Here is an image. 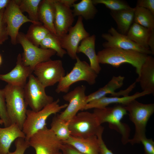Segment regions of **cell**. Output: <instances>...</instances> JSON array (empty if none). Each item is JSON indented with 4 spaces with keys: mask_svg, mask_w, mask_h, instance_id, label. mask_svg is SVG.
Returning <instances> with one entry per match:
<instances>
[{
    "mask_svg": "<svg viewBox=\"0 0 154 154\" xmlns=\"http://www.w3.org/2000/svg\"><path fill=\"white\" fill-rule=\"evenodd\" d=\"M140 83L143 91H149L154 93V58L148 55L142 64L140 75L135 81Z\"/></svg>",
    "mask_w": 154,
    "mask_h": 154,
    "instance_id": "20",
    "label": "cell"
},
{
    "mask_svg": "<svg viewBox=\"0 0 154 154\" xmlns=\"http://www.w3.org/2000/svg\"><path fill=\"white\" fill-rule=\"evenodd\" d=\"M69 122L60 118L57 115L52 118L50 129L62 141L67 140L71 136L69 128Z\"/></svg>",
    "mask_w": 154,
    "mask_h": 154,
    "instance_id": "29",
    "label": "cell"
},
{
    "mask_svg": "<svg viewBox=\"0 0 154 154\" xmlns=\"http://www.w3.org/2000/svg\"><path fill=\"white\" fill-rule=\"evenodd\" d=\"M62 142L86 154H100V144L96 135L85 138L70 136L68 139Z\"/></svg>",
    "mask_w": 154,
    "mask_h": 154,
    "instance_id": "19",
    "label": "cell"
},
{
    "mask_svg": "<svg viewBox=\"0 0 154 154\" xmlns=\"http://www.w3.org/2000/svg\"><path fill=\"white\" fill-rule=\"evenodd\" d=\"M30 67L25 66L22 63L21 54L19 53L17 57L15 66L9 72L0 74V80L8 84L24 87L27 80L33 72Z\"/></svg>",
    "mask_w": 154,
    "mask_h": 154,
    "instance_id": "17",
    "label": "cell"
},
{
    "mask_svg": "<svg viewBox=\"0 0 154 154\" xmlns=\"http://www.w3.org/2000/svg\"><path fill=\"white\" fill-rule=\"evenodd\" d=\"M61 60L50 59L37 64L33 72L46 88L58 83L66 75Z\"/></svg>",
    "mask_w": 154,
    "mask_h": 154,
    "instance_id": "10",
    "label": "cell"
},
{
    "mask_svg": "<svg viewBox=\"0 0 154 154\" xmlns=\"http://www.w3.org/2000/svg\"><path fill=\"white\" fill-rule=\"evenodd\" d=\"M99 123L107 122L112 129L116 130L121 135V141L123 144L128 143L130 130L127 125L121 122L127 111L122 105L102 109H94L93 112Z\"/></svg>",
    "mask_w": 154,
    "mask_h": 154,
    "instance_id": "6",
    "label": "cell"
},
{
    "mask_svg": "<svg viewBox=\"0 0 154 154\" xmlns=\"http://www.w3.org/2000/svg\"><path fill=\"white\" fill-rule=\"evenodd\" d=\"M10 0H0V11L5 8Z\"/></svg>",
    "mask_w": 154,
    "mask_h": 154,
    "instance_id": "42",
    "label": "cell"
},
{
    "mask_svg": "<svg viewBox=\"0 0 154 154\" xmlns=\"http://www.w3.org/2000/svg\"><path fill=\"white\" fill-rule=\"evenodd\" d=\"M0 119L3 121L5 127L11 124L7 113L3 89L0 90Z\"/></svg>",
    "mask_w": 154,
    "mask_h": 154,
    "instance_id": "34",
    "label": "cell"
},
{
    "mask_svg": "<svg viewBox=\"0 0 154 154\" xmlns=\"http://www.w3.org/2000/svg\"><path fill=\"white\" fill-rule=\"evenodd\" d=\"M21 11L27 12L28 18L33 22L40 23L38 19V10L41 0H16Z\"/></svg>",
    "mask_w": 154,
    "mask_h": 154,
    "instance_id": "31",
    "label": "cell"
},
{
    "mask_svg": "<svg viewBox=\"0 0 154 154\" xmlns=\"http://www.w3.org/2000/svg\"><path fill=\"white\" fill-rule=\"evenodd\" d=\"M3 90L7 113L11 124H16L22 130L28 106L23 88L7 84Z\"/></svg>",
    "mask_w": 154,
    "mask_h": 154,
    "instance_id": "2",
    "label": "cell"
},
{
    "mask_svg": "<svg viewBox=\"0 0 154 154\" xmlns=\"http://www.w3.org/2000/svg\"><path fill=\"white\" fill-rule=\"evenodd\" d=\"M134 8L111 11L110 14L116 23L119 33L126 35L134 21Z\"/></svg>",
    "mask_w": 154,
    "mask_h": 154,
    "instance_id": "25",
    "label": "cell"
},
{
    "mask_svg": "<svg viewBox=\"0 0 154 154\" xmlns=\"http://www.w3.org/2000/svg\"><path fill=\"white\" fill-rule=\"evenodd\" d=\"M136 5L148 10L154 15V0H138Z\"/></svg>",
    "mask_w": 154,
    "mask_h": 154,
    "instance_id": "39",
    "label": "cell"
},
{
    "mask_svg": "<svg viewBox=\"0 0 154 154\" xmlns=\"http://www.w3.org/2000/svg\"><path fill=\"white\" fill-rule=\"evenodd\" d=\"M86 87L78 86L63 96V99L69 102L65 109L57 115L66 121H70L80 110H84L87 104L85 94Z\"/></svg>",
    "mask_w": 154,
    "mask_h": 154,
    "instance_id": "15",
    "label": "cell"
},
{
    "mask_svg": "<svg viewBox=\"0 0 154 154\" xmlns=\"http://www.w3.org/2000/svg\"><path fill=\"white\" fill-rule=\"evenodd\" d=\"M60 151L62 154H86L79 151L70 145L63 143L61 146Z\"/></svg>",
    "mask_w": 154,
    "mask_h": 154,
    "instance_id": "40",
    "label": "cell"
},
{
    "mask_svg": "<svg viewBox=\"0 0 154 154\" xmlns=\"http://www.w3.org/2000/svg\"><path fill=\"white\" fill-rule=\"evenodd\" d=\"M58 99L38 111L27 110L22 129L26 141H29L34 133L46 127V121L49 116L56 114L67 106V104L60 105Z\"/></svg>",
    "mask_w": 154,
    "mask_h": 154,
    "instance_id": "4",
    "label": "cell"
},
{
    "mask_svg": "<svg viewBox=\"0 0 154 154\" xmlns=\"http://www.w3.org/2000/svg\"><path fill=\"white\" fill-rule=\"evenodd\" d=\"M57 154H62V153L61 152H60V151L58 153H57Z\"/></svg>",
    "mask_w": 154,
    "mask_h": 154,
    "instance_id": "45",
    "label": "cell"
},
{
    "mask_svg": "<svg viewBox=\"0 0 154 154\" xmlns=\"http://www.w3.org/2000/svg\"><path fill=\"white\" fill-rule=\"evenodd\" d=\"M83 19L82 17H78L75 25L70 29L66 35L59 38L62 48L72 59H76L77 57V51L79 43L90 35L85 29Z\"/></svg>",
    "mask_w": 154,
    "mask_h": 154,
    "instance_id": "14",
    "label": "cell"
},
{
    "mask_svg": "<svg viewBox=\"0 0 154 154\" xmlns=\"http://www.w3.org/2000/svg\"><path fill=\"white\" fill-rule=\"evenodd\" d=\"M141 143L143 146L144 154H154V142L152 139L145 137L141 139Z\"/></svg>",
    "mask_w": 154,
    "mask_h": 154,
    "instance_id": "37",
    "label": "cell"
},
{
    "mask_svg": "<svg viewBox=\"0 0 154 154\" xmlns=\"http://www.w3.org/2000/svg\"><path fill=\"white\" fill-rule=\"evenodd\" d=\"M125 77L119 75L113 76L111 80L103 87L87 96V102L98 99L108 94L111 97H117V92L115 91L121 87L123 84Z\"/></svg>",
    "mask_w": 154,
    "mask_h": 154,
    "instance_id": "24",
    "label": "cell"
},
{
    "mask_svg": "<svg viewBox=\"0 0 154 154\" xmlns=\"http://www.w3.org/2000/svg\"><path fill=\"white\" fill-rule=\"evenodd\" d=\"M122 106L128 112L129 119L135 126L134 135L128 143L132 145L140 143L141 139L146 137V126L154 112V104H143L135 100Z\"/></svg>",
    "mask_w": 154,
    "mask_h": 154,
    "instance_id": "3",
    "label": "cell"
},
{
    "mask_svg": "<svg viewBox=\"0 0 154 154\" xmlns=\"http://www.w3.org/2000/svg\"><path fill=\"white\" fill-rule=\"evenodd\" d=\"M5 9L0 11V46L8 39L9 37L7 25L3 18Z\"/></svg>",
    "mask_w": 154,
    "mask_h": 154,
    "instance_id": "36",
    "label": "cell"
},
{
    "mask_svg": "<svg viewBox=\"0 0 154 154\" xmlns=\"http://www.w3.org/2000/svg\"><path fill=\"white\" fill-rule=\"evenodd\" d=\"M76 60L71 71L58 83L55 90L57 93H67L71 86L78 82L85 81L90 85L95 83L98 74L86 61L81 60L78 56Z\"/></svg>",
    "mask_w": 154,
    "mask_h": 154,
    "instance_id": "5",
    "label": "cell"
},
{
    "mask_svg": "<svg viewBox=\"0 0 154 154\" xmlns=\"http://www.w3.org/2000/svg\"><path fill=\"white\" fill-rule=\"evenodd\" d=\"M103 130L104 129H101L96 135L100 144V154H114L112 151L109 149L107 147L103 139L102 135Z\"/></svg>",
    "mask_w": 154,
    "mask_h": 154,
    "instance_id": "38",
    "label": "cell"
},
{
    "mask_svg": "<svg viewBox=\"0 0 154 154\" xmlns=\"http://www.w3.org/2000/svg\"><path fill=\"white\" fill-rule=\"evenodd\" d=\"M3 124V122L2 120L0 119V125H2Z\"/></svg>",
    "mask_w": 154,
    "mask_h": 154,
    "instance_id": "44",
    "label": "cell"
},
{
    "mask_svg": "<svg viewBox=\"0 0 154 154\" xmlns=\"http://www.w3.org/2000/svg\"><path fill=\"white\" fill-rule=\"evenodd\" d=\"M96 36L90 35L83 39L77 49V53H82L85 54L89 59L90 66L98 74L101 70L95 50Z\"/></svg>",
    "mask_w": 154,
    "mask_h": 154,
    "instance_id": "23",
    "label": "cell"
},
{
    "mask_svg": "<svg viewBox=\"0 0 154 154\" xmlns=\"http://www.w3.org/2000/svg\"><path fill=\"white\" fill-rule=\"evenodd\" d=\"M152 30L134 22L126 35L130 40L139 46L150 50L148 43Z\"/></svg>",
    "mask_w": 154,
    "mask_h": 154,
    "instance_id": "26",
    "label": "cell"
},
{
    "mask_svg": "<svg viewBox=\"0 0 154 154\" xmlns=\"http://www.w3.org/2000/svg\"><path fill=\"white\" fill-rule=\"evenodd\" d=\"M29 141L30 146L34 149L36 154H57L63 144L46 127L34 133Z\"/></svg>",
    "mask_w": 154,
    "mask_h": 154,
    "instance_id": "11",
    "label": "cell"
},
{
    "mask_svg": "<svg viewBox=\"0 0 154 154\" xmlns=\"http://www.w3.org/2000/svg\"><path fill=\"white\" fill-rule=\"evenodd\" d=\"M152 94L149 91H143L141 92H136L134 94L121 97H108L106 96L88 103L84 110L94 109H102L107 107L113 104H119L124 105L137 98Z\"/></svg>",
    "mask_w": 154,
    "mask_h": 154,
    "instance_id": "18",
    "label": "cell"
},
{
    "mask_svg": "<svg viewBox=\"0 0 154 154\" xmlns=\"http://www.w3.org/2000/svg\"><path fill=\"white\" fill-rule=\"evenodd\" d=\"M72 7L74 16H80L86 20L94 18L98 11L92 0H82L74 3Z\"/></svg>",
    "mask_w": 154,
    "mask_h": 154,
    "instance_id": "27",
    "label": "cell"
},
{
    "mask_svg": "<svg viewBox=\"0 0 154 154\" xmlns=\"http://www.w3.org/2000/svg\"><path fill=\"white\" fill-rule=\"evenodd\" d=\"M17 42L23 48L21 54L23 63L33 70L37 64L50 60L56 54L53 50L43 49L34 45L27 40L25 34L21 32H19L17 36Z\"/></svg>",
    "mask_w": 154,
    "mask_h": 154,
    "instance_id": "8",
    "label": "cell"
},
{
    "mask_svg": "<svg viewBox=\"0 0 154 154\" xmlns=\"http://www.w3.org/2000/svg\"><path fill=\"white\" fill-rule=\"evenodd\" d=\"M55 11L54 0H41L38 10L39 21L51 33L57 36L54 25Z\"/></svg>",
    "mask_w": 154,
    "mask_h": 154,
    "instance_id": "22",
    "label": "cell"
},
{
    "mask_svg": "<svg viewBox=\"0 0 154 154\" xmlns=\"http://www.w3.org/2000/svg\"><path fill=\"white\" fill-rule=\"evenodd\" d=\"M148 44L152 54H154V29L151 30Z\"/></svg>",
    "mask_w": 154,
    "mask_h": 154,
    "instance_id": "41",
    "label": "cell"
},
{
    "mask_svg": "<svg viewBox=\"0 0 154 154\" xmlns=\"http://www.w3.org/2000/svg\"><path fill=\"white\" fill-rule=\"evenodd\" d=\"M39 47L43 49L54 50L56 54L61 58L67 54L66 51L62 48L59 38L50 33L42 40Z\"/></svg>",
    "mask_w": 154,
    "mask_h": 154,
    "instance_id": "32",
    "label": "cell"
},
{
    "mask_svg": "<svg viewBox=\"0 0 154 154\" xmlns=\"http://www.w3.org/2000/svg\"><path fill=\"white\" fill-rule=\"evenodd\" d=\"M94 5L102 4L111 11H116L131 9L125 1L121 0H92Z\"/></svg>",
    "mask_w": 154,
    "mask_h": 154,
    "instance_id": "33",
    "label": "cell"
},
{
    "mask_svg": "<svg viewBox=\"0 0 154 154\" xmlns=\"http://www.w3.org/2000/svg\"><path fill=\"white\" fill-rule=\"evenodd\" d=\"M76 0H54L55 15L54 25L57 36L60 38L68 32L74 21L70 7Z\"/></svg>",
    "mask_w": 154,
    "mask_h": 154,
    "instance_id": "13",
    "label": "cell"
},
{
    "mask_svg": "<svg viewBox=\"0 0 154 154\" xmlns=\"http://www.w3.org/2000/svg\"><path fill=\"white\" fill-rule=\"evenodd\" d=\"M2 62V58L1 54H0V66L1 65Z\"/></svg>",
    "mask_w": 154,
    "mask_h": 154,
    "instance_id": "43",
    "label": "cell"
},
{
    "mask_svg": "<svg viewBox=\"0 0 154 154\" xmlns=\"http://www.w3.org/2000/svg\"><path fill=\"white\" fill-rule=\"evenodd\" d=\"M134 22L150 30L154 29V15L148 10L136 5Z\"/></svg>",
    "mask_w": 154,
    "mask_h": 154,
    "instance_id": "30",
    "label": "cell"
},
{
    "mask_svg": "<svg viewBox=\"0 0 154 154\" xmlns=\"http://www.w3.org/2000/svg\"><path fill=\"white\" fill-rule=\"evenodd\" d=\"M15 145L16 147L15 151L9 152L7 154H24L26 149L30 147L29 141L21 137L18 138L15 141Z\"/></svg>",
    "mask_w": 154,
    "mask_h": 154,
    "instance_id": "35",
    "label": "cell"
},
{
    "mask_svg": "<svg viewBox=\"0 0 154 154\" xmlns=\"http://www.w3.org/2000/svg\"><path fill=\"white\" fill-rule=\"evenodd\" d=\"M101 37L106 40L102 44L104 48H117L135 51L148 55L152 54L149 49L139 46L130 40L127 35L119 33L113 27L109 29L108 33L102 34Z\"/></svg>",
    "mask_w": 154,
    "mask_h": 154,
    "instance_id": "16",
    "label": "cell"
},
{
    "mask_svg": "<svg viewBox=\"0 0 154 154\" xmlns=\"http://www.w3.org/2000/svg\"><path fill=\"white\" fill-rule=\"evenodd\" d=\"M19 137L25 138L22 130L16 124L0 127V154H7L13 142Z\"/></svg>",
    "mask_w": 154,
    "mask_h": 154,
    "instance_id": "21",
    "label": "cell"
},
{
    "mask_svg": "<svg viewBox=\"0 0 154 154\" xmlns=\"http://www.w3.org/2000/svg\"><path fill=\"white\" fill-rule=\"evenodd\" d=\"M3 18L7 27L11 41L13 45L17 44V38L19 29L24 24L27 22L36 24L25 15L21 11L16 0H10L5 8Z\"/></svg>",
    "mask_w": 154,
    "mask_h": 154,
    "instance_id": "12",
    "label": "cell"
},
{
    "mask_svg": "<svg viewBox=\"0 0 154 154\" xmlns=\"http://www.w3.org/2000/svg\"><path fill=\"white\" fill-rule=\"evenodd\" d=\"M103 127L94 114L88 111L77 113L70 121L69 125L71 136L78 137L97 135Z\"/></svg>",
    "mask_w": 154,
    "mask_h": 154,
    "instance_id": "7",
    "label": "cell"
},
{
    "mask_svg": "<svg viewBox=\"0 0 154 154\" xmlns=\"http://www.w3.org/2000/svg\"><path fill=\"white\" fill-rule=\"evenodd\" d=\"M97 54L99 64H107L117 68L124 63L131 64L135 68L139 77L142 65L147 55L135 51L114 48H105Z\"/></svg>",
    "mask_w": 154,
    "mask_h": 154,
    "instance_id": "1",
    "label": "cell"
},
{
    "mask_svg": "<svg viewBox=\"0 0 154 154\" xmlns=\"http://www.w3.org/2000/svg\"><path fill=\"white\" fill-rule=\"evenodd\" d=\"M50 33L41 23H32L25 36L31 43L36 46L39 47L41 42Z\"/></svg>",
    "mask_w": 154,
    "mask_h": 154,
    "instance_id": "28",
    "label": "cell"
},
{
    "mask_svg": "<svg viewBox=\"0 0 154 154\" xmlns=\"http://www.w3.org/2000/svg\"><path fill=\"white\" fill-rule=\"evenodd\" d=\"M45 89L33 75L29 76L23 89L26 102L31 110L39 111L54 101L52 97L46 94Z\"/></svg>",
    "mask_w": 154,
    "mask_h": 154,
    "instance_id": "9",
    "label": "cell"
}]
</instances>
